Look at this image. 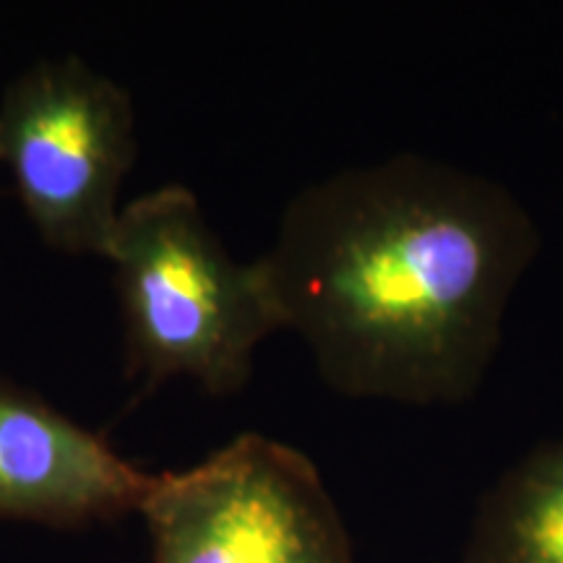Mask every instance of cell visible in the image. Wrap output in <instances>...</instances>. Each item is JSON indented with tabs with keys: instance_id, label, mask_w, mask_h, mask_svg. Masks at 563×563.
<instances>
[{
	"instance_id": "obj_1",
	"label": "cell",
	"mask_w": 563,
	"mask_h": 563,
	"mask_svg": "<svg viewBox=\"0 0 563 563\" xmlns=\"http://www.w3.org/2000/svg\"><path fill=\"white\" fill-rule=\"evenodd\" d=\"M538 253V224L501 183L391 154L300 188L258 264L329 389L452 407L483 386Z\"/></svg>"
},
{
	"instance_id": "obj_2",
	"label": "cell",
	"mask_w": 563,
	"mask_h": 563,
	"mask_svg": "<svg viewBox=\"0 0 563 563\" xmlns=\"http://www.w3.org/2000/svg\"><path fill=\"white\" fill-rule=\"evenodd\" d=\"M104 262L115 269L123 373L139 399L173 378L211 397L243 391L262 342L282 332L258 258L232 256L186 186L123 203Z\"/></svg>"
},
{
	"instance_id": "obj_3",
	"label": "cell",
	"mask_w": 563,
	"mask_h": 563,
	"mask_svg": "<svg viewBox=\"0 0 563 563\" xmlns=\"http://www.w3.org/2000/svg\"><path fill=\"white\" fill-rule=\"evenodd\" d=\"M136 150L129 89L79 55L32 63L0 95V165L47 249L108 256Z\"/></svg>"
},
{
	"instance_id": "obj_4",
	"label": "cell",
	"mask_w": 563,
	"mask_h": 563,
	"mask_svg": "<svg viewBox=\"0 0 563 563\" xmlns=\"http://www.w3.org/2000/svg\"><path fill=\"white\" fill-rule=\"evenodd\" d=\"M139 514L154 563H355L319 467L264 433L157 475Z\"/></svg>"
},
{
	"instance_id": "obj_5",
	"label": "cell",
	"mask_w": 563,
	"mask_h": 563,
	"mask_svg": "<svg viewBox=\"0 0 563 563\" xmlns=\"http://www.w3.org/2000/svg\"><path fill=\"white\" fill-rule=\"evenodd\" d=\"M154 477L104 435L0 376V522L53 530L118 522L141 511Z\"/></svg>"
},
{
	"instance_id": "obj_6",
	"label": "cell",
	"mask_w": 563,
	"mask_h": 563,
	"mask_svg": "<svg viewBox=\"0 0 563 563\" xmlns=\"http://www.w3.org/2000/svg\"><path fill=\"white\" fill-rule=\"evenodd\" d=\"M462 563H563V435L485 493Z\"/></svg>"
}]
</instances>
